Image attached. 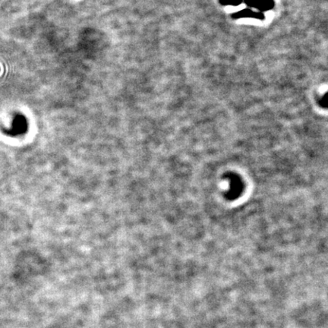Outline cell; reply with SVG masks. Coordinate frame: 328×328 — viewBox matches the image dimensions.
I'll list each match as a JSON object with an SVG mask.
<instances>
[{
	"mask_svg": "<svg viewBox=\"0 0 328 328\" xmlns=\"http://www.w3.org/2000/svg\"><path fill=\"white\" fill-rule=\"evenodd\" d=\"M232 19H245V17H252V19H258V20H264L265 15L263 12H254L251 9H244L239 12L231 15Z\"/></svg>",
	"mask_w": 328,
	"mask_h": 328,
	"instance_id": "cell-3",
	"label": "cell"
},
{
	"mask_svg": "<svg viewBox=\"0 0 328 328\" xmlns=\"http://www.w3.org/2000/svg\"><path fill=\"white\" fill-rule=\"evenodd\" d=\"M320 106L324 108H328V92L323 96L319 102Z\"/></svg>",
	"mask_w": 328,
	"mask_h": 328,
	"instance_id": "cell-5",
	"label": "cell"
},
{
	"mask_svg": "<svg viewBox=\"0 0 328 328\" xmlns=\"http://www.w3.org/2000/svg\"><path fill=\"white\" fill-rule=\"evenodd\" d=\"M28 129V122L26 118L23 115H17L14 118L12 122V129H10V133L13 135H21L25 133Z\"/></svg>",
	"mask_w": 328,
	"mask_h": 328,
	"instance_id": "cell-2",
	"label": "cell"
},
{
	"mask_svg": "<svg viewBox=\"0 0 328 328\" xmlns=\"http://www.w3.org/2000/svg\"><path fill=\"white\" fill-rule=\"evenodd\" d=\"M219 3L222 6H238L243 3V0H219Z\"/></svg>",
	"mask_w": 328,
	"mask_h": 328,
	"instance_id": "cell-4",
	"label": "cell"
},
{
	"mask_svg": "<svg viewBox=\"0 0 328 328\" xmlns=\"http://www.w3.org/2000/svg\"><path fill=\"white\" fill-rule=\"evenodd\" d=\"M248 7L257 9L260 12H267L275 8V0H243Z\"/></svg>",
	"mask_w": 328,
	"mask_h": 328,
	"instance_id": "cell-1",
	"label": "cell"
}]
</instances>
